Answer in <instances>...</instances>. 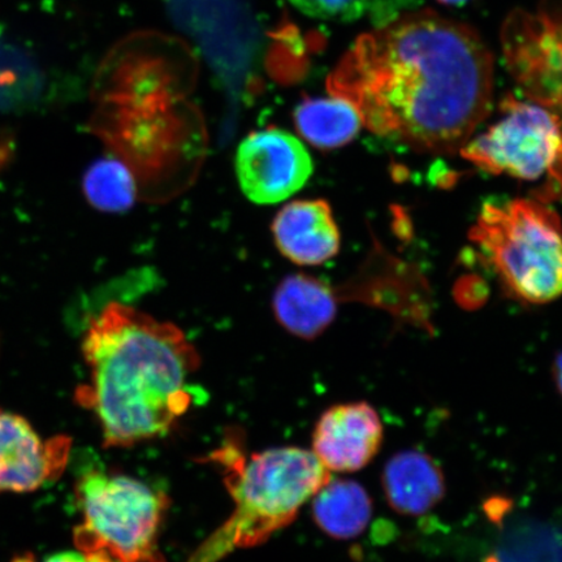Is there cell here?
I'll use <instances>...</instances> for the list:
<instances>
[{"mask_svg":"<svg viewBox=\"0 0 562 562\" xmlns=\"http://www.w3.org/2000/svg\"><path fill=\"white\" fill-rule=\"evenodd\" d=\"M378 136L419 153L453 154L490 115L494 58L472 27L434 11L364 34L329 82Z\"/></svg>","mask_w":562,"mask_h":562,"instance_id":"1","label":"cell"},{"mask_svg":"<svg viewBox=\"0 0 562 562\" xmlns=\"http://www.w3.org/2000/svg\"><path fill=\"white\" fill-rule=\"evenodd\" d=\"M89 382L76 400L94 414L105 448L165 437L199 400L200 355L178 326L110 302L82 340Z\"/></svg>","mask_w":562,"mask_h":562,"instance_id":"2","label":"cell"},{"mask_svg":"<svg viewBox=\"0 0 562 562\" xmlns=\"http://www.w3.org/2000/svg\"><path fill=\"white\" fill-rule=\"evenodd\" d=\"M211 459L224 468L235 508L220 529L187 562H220L229 553L266 542L297 517L302 505L333 480L313 451L272 448L246 457L240 449H217Z\"/></svg>","mask_w":562,"mask_h":562,"instance_id":"3","label":"cell"},{"mask_svg":"<svg viewBox=\"0 0 562 562\" xmlns=\"http://www.w3.org/2000/svg\"><path fill=\"white\" fill-rule=\"evenodd\" d=\"M469 237L510 297L543 305L562 296V223L548 202L487 201Z\"/></svg>","mask_w":562,"mask_h":562,"instance_id":"4","label":"cell"},{"mask_svg":"<svg viewBox=\"0 0 562 562\" xmlns=\"http://www.w3.org/2000/svg\"><path fill=\"white\" fill-rule=\"evenodd\" d=\"M75 544L102 562H166L159 531L168 498L137 477L90 470L76 484Z\"/></svg>","mask_w":562,"mask_h":562,"instance_id":"5","label":"cell"},{"mask_svg":"<svg viewBox=\"0 0 562 562\" xmlns=\"http://www.w3.org/2000/svg\"><path fill=\"white\" fill-rule=\"evenodd\" d=\"M501 121L470 138L460 150L463 159L492 175L538 181L550 191L562 176V114L536 102L508 95Z\"/></svg>","mask_w":562,"mask_h":562,"instance_id":"6","label":"cell"},{"mask_svg":"<svg viewBox=\"0 0 562 562\" xmlns=\"http://www.w3.org/2000/svg\"><path fill=\"white\" fill-rule=\"evenodd\" d=\"M503 47L509 72L529 101L562 112V0H543L536 15L513 12Z\"/></svg>","mask_w":562,"mask_h":562,"instance_id":"7","label":"cell"},{"mask_svg":"<svg viewBox=\"0 0 562 562\" xmlns=\"http://www.w3.org/2000/svg\"><path fill=\"white\" fill-rule=\"evenodd\" d=\"M235 166L243 193L258 205H276L290 199L305 187L314 171L304 143L277 126L246 136L237 147Z\"/></svg>","mask_w":562,"mask_h":562,"instance_id":"8","label":"cell"},{"mask_svg":"<svg viewBox=\"0 0 562 562\" xmlns=\"http://www.w3.org/2000/svg\"><path fill=\"white\" fill-rule=\"evenodd\" d=\"M70 448L69 437L41 439L24 417L0 409V494H25L59 480Z\"/></svg>","mask_w":562,"mask_h":562,"instance_id":"9","label":"cell"},{"mask_svg":"<svg viewBox=\"0 0 562 562\" xmlns=\"http://www.w3.org/2000/svg\"><path fill=\"white\" fill-rule=\"evenodd\" d=\"M384 427L367 402L329 407L313 434V453L329 472L355 473L367 468L381 451Z\"/></svg>","mask_w":562,"mask_h":562,"instance_id":"10","label":"cell"},{"mask_svg":"<svg viewBox=\"0 0 562 562\" xmlns=\"http://www.w3.org/2000/svg\"><path fill=\"white\" fill-rule=\"evenodd\" d=\"M271 232L280 255L299 266H321L340 250V231L325 200L286 203L273 217Z\"/></svg>","mask_w":562,"mask_h":562,"instance_id":"11","label":"cell"},{"mask_svg":"<svg viewBox=\"0 0 562 562\" xmlns=\"http://www.w3.org/2000/svg\"><path fill=\"white\" fill-rule=\"evenodd\" d=\"M382 486L390 507L411 517L426 515L437 507L447 490L439 463L417 449L398 452L386 461Z\"/></svg>","mask_w":562,"mask_h":562,"instance_id":"12","label":"cell"},{"mask_svg":"<svg viewBox=\"0 0 562 562\" xmlns=\"http://www.w3.org/2000/svg\"><path fill=\"white\" fill-rule=\"evenodd\" d=\"M339 296L331 285L307 273H292L280 281L272 312L288 333L313 340L333 325Z\"/></svg>","mask_w":562,"mask_h":562,"instance_id":"13","label":"cell"},{"mask_svg":"<svg viewBox=\"0 0 562 562\" xmlns=\"http://www.w3.org/2000/svg\"><path fill=\"white\" fill-rule=\"evenodd\" d=\"M293 122L301 138L319 150L350 144L363 125L353 104L336 95L301 102L293 112Z\"/></svg>","mask_w":562,"mask_h":562,"instance_id":"14","label":"cell"},{"mask_svg":"<svg viewBox=\"0 0 562 562\" xmlns=\"http://www.w3.org/2000/svg\"><path fill=\"white\" fill-rule=\"evenodd\" d=\"M313 516L327 536L339 540L360 537L372 517L369 492L360 483L331 480L313 497Z\"/></svg>","mask_w":562,"mask_h":562,"instance_id":"15","label":"cell"},{"mask_svg":"<svg viewBox=\"0 0 562 562\" xmlns=\"http://www.w3.org/2000/svg\"><path fill=\"white\" fill-rule=\"evenodd\" d=\"M83 194L104 213H124L135 205L137 186L131 168L116 158H101L83 175Z\"/></svg>","mask_w":562,"mask_h":562,"instance_id":"16","label":"cell"},{"mask_svg":"<svg viewBox=\"0 0 562 562\" xmlns=\"http://www.w3.org/2000/svg\"><path fill=\"white\" fill-rule=\"evenodd\" d=\"M305 15L328 21H356L374 9L375 0H290Z\"/></svg>","mask_w":562,"mask_h":562,"instance_id":"17","label":"cell"},{"mask_svg":"<svg viewBox=\"0 0 562 562\" xmlns=\"http://www.w3.org/2000/svg\"><path fill=\"white\" fill-rule=\"evenodd\" d=\"M44 562H91L81 551H66L52 554Z\"/></svg>","mask_w":562,"mask_h":562,"instance_id":"18","label":"cell"},{"mask_svg":"<svg viewBox=\"0 0 562 562\" xmlns=\"http://www.w3.org/2000/svg\"><path fill=\"white\" fill-rule=\"evenodd\" d=\"M552 374L554 384H557L560 395L562 396V351L553 362Z\"/></svg>","mask_w":562,"mask_h":562,"instance_id":"19","label":"cell"},{"mask_svg":"<svg viewBox=\"0 0 562 562\" xmlns=\"http://www.w3.org/2000/svg\"><path fill=\"white\" fill-rule=\"evenodd\" d=\"M12 562H37L32 553H25L21 554V557H18L12 560Z\"/></svg>","mask_w":562,"mask_h":562,"instance_id":"20","label":"cell"},{"mask_svg":"<svg viewBox=\"0 0 562 562\" xmlns=\"http://www.w3.org/2000/svg\"><path fill=\"white\" fill-rule=\"evenodd\" d=\"M438 2L449 5H461L463 3H467L468 0H438Z\"/></svg>","mask_w":562,"mask_h":562,"instance_id":"21","label":"cell"}]
</instances>
